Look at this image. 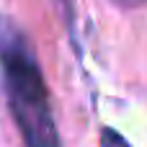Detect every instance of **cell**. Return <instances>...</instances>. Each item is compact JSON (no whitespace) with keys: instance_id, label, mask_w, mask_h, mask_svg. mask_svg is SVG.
Listing matches in <instances>:
<instances>
[{"instance_id":"cell-1","label":"cell","mask_w":147,"mask_h":147,"mask_svg":"<svg viewBox=\"0 0 147 147\" xmlns=\"http://www.w3.org/2000/svg\"><path fill=\"white\" fill-rule=\"evenodd\" d=\"M0 65L8 106L26 147H59L41 67L23 34L10 23H0Z\"/></svg>"},{"instance_id":"cell-2","label":"cell","mask_w":147,"mask_h":147,"mask_svg":"<svg viewBox=\"0 0 147 147\" xmlns=\"http://www.w3.org/2000/svg\"><path fill=\"white\" fill-rule=\"evenodd\" d=\"M101 147H129V142L124 137H119L114 129H103L101 134Z\"/></svg>"},{"instance_id":"cell-3","label":"cell","mask_w":147,"mask_h":147,"mask_svg":"<svg viewBox=\"0 0 147 147\" xmlns=\"http://www.w3.org/2000/svg\"><path fill=\"white\" fill-rule=\"evenodd\" d=\"M119 5H127V8H134V5H142V3H147V0H116Z\"/></svg>"}]
</instances>
